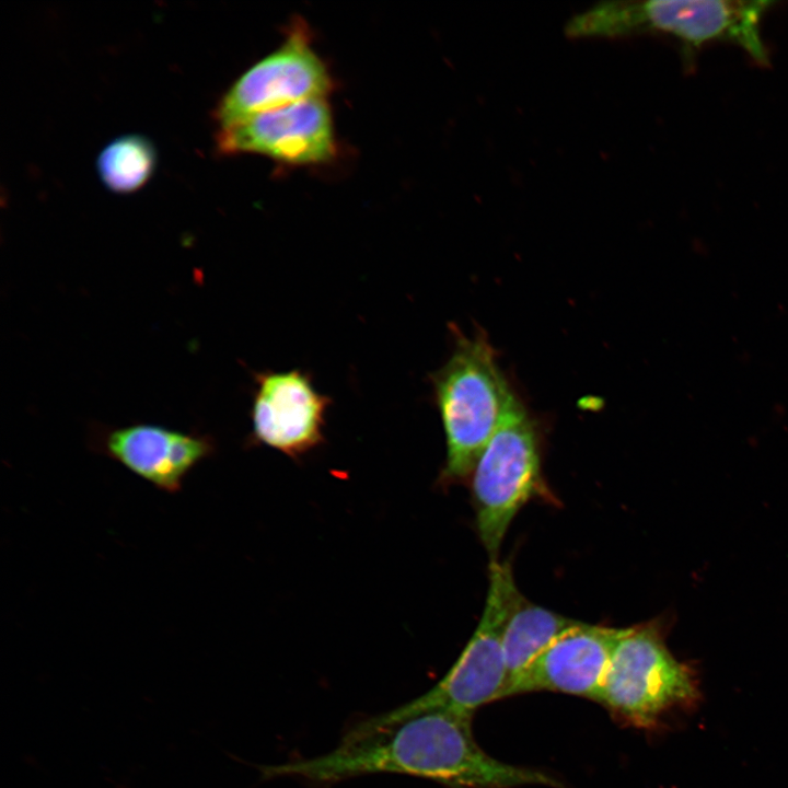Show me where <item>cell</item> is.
<instances>
[{
	"label": "cell",
	"instance_id": "3957f363",
	"mask_svg": "<svg viewBox=\"0 0 788 788\" xmlns=\"http://www.w3.org/2000/svg\"><path fill=\"white\" fill-rule=\"evenodd\" d=\"M447 441L445 479L470 474L506 413L517 399L495 351L480 334L456 333L447 362L431 375Z\"/></svg>",
	"mask_w": 788,
	"mask_h": 788
},
{
	"label": "cell",
	"instance_id": "7c38bea8",
	"mask_svg": "<svg viewBox=\"0 0 788 788\" xmlns=\"http://www.w3.org/2000/svg\"><path fill=\"white\" fill-rule=\"evenodd\" d=\"M580 623L533 604L521 595L510 612L503 631L507 669L503 698L509 687L547 646Z\"/></svg>",
	"mask_w": 788,
	"mask_h": 788
},
{
	"label": "cell",
	"instance_id": "6da1fadb",
	"mask_svg": "<svg viewBox=\"0 0 788 788\" xmlns=\"http://www.w3.org/2000/svg\"><path fill=\"white\" fill-rule=\"evenodd\" d=\"M263 773L268 778L301 777L315 783L392 773L436 780L452 788L525 785L565 788L542 772L488 755L473 735L472 717L444 710L422 711L375 727L359 723L332 752L266 766Z\"/></svg>",
	"mask_w": 788,
	"mask_h": 788
},
{
	"label": "cell",
	"instance_id": "277c9868",
	"mask_svg": "<svg viewBox=\"0 0 788 788\" xmlns=\"http://www.w3.org/2000/svg\"><path fill=\"white\" fill-rule=\"evenodd\" d=\"M521 595L510 565L498 559L490 560L483 615L453 667L419 697L361 723L375 727L428 710L473 717L480 706L503 698L507 686L503 631Z\"/></svg>",
	"mask_w": 788,
	"mask_h": 788
},
{
	"label": "cell",
	"instance_id": "52a82bcc",
	"mask_svg": "<svg viewBox=\"0 0 788 788\" xmlns=\"http://www.w3.org/2000/svg\"><path fill=\"white\" fill-rule=\"evenodd\" d=\"M331 88L329 73L311 46L306 26L297 22L278 49L248 68L230 86L213 116L221 128L257 113L324 99Z\"/></svg>",
	"mask_w": 788,
	"mask_h": 788
},
{
	"label": "cell",
	"instance_id": "30bf717a",
	"mask_svg": "<svg viewBox=\"0 0 788 788\" xmlns=\"http://www.w3.org/2000/svg\"><path fill=\"white\" fill-rule=\"evenodd\" d=\"M625 628L580 623L547 646L505 697L558 692L600 700L614 649Z\"/></svg>",
	"mask_w": 788,
	"mask_h": 788
},
{
	"label": "cell",
	"instance_id": "4fadbf2b",
	"mask_svg": "<svg viewBox=\"0 0 788 788\" xmlns=\"http://www.w3.org/2000/svg\"><path fill=\"white\" fill-rule=\"evenodd\" d=\"M157 152L147 138L125 135L111 141L99 154L97 173L105 186L128 194L143 186L154 172Z\"/></svg>",
	"mask_w": 788,
	"mask_h": 788
},
{
	"label": "cell",
	"instance_id": "8992f818",
	"mask_svg": "<svg viewBox=\"0 0 788 788\" xmlns=\"http://www.w3.org/2000/svg\"><path fill=\"white\" fill-rule=\"evenodd\" d=\"M472 476L478 534L495 560L511 521L542 487L536 431L518 398L482 451Z\"/></svg>",
	"mask_w": 788,
	"mask_h": 788
},
{
	"label": "cell",
	"instance_id": "ba28073f",
	"mask_svg": "<svg viewBox=\"0 0 788 788\" xmlns=\"http://www.w3.org/2000/svg\"><path fill=\"white\" fill-rule=\"evenodd\" d=\"M223 154L258 153L291 164H316L336 152L333 119L325 99H310L257 113L221 127Z\"/></svg>",
	"mask_w": 788,
	"mask_h": 788
},
{
	"label": "cell",
	"instance_id": "7a4b0ae2",
	"mask_svg": "<svg viewBox=\"0 0 788 788\" xmlns=\"http://www.w3.org/2000/svg\"><path fill=\"white\" fill-rule=\"evenodd\" d=\"M772 1L652 0L600 2L565 25L570 38H615L646 33L677 39L686 56L704 45L727 42L769 66L761 25Z\"/></svg>",
	"mask_w": 788,
	"mask_h": 788
},
{
	"label": "cell",
	"instance_id": "9c48e42d",
	"mask_svg": "<svg viewBox=\"0 0 788 788\" xmlns=\"http://www.w3.org/2000/svg\"><path fill=\"white\" fill-rule=\"evenodd\" d=\"M329 403L300 370L257 373L251 410L253 439L288 456L302 455L322 442Z\"/></svg>",
	"mask_w": 788,
	"mask_h": 788
},
{
	"label": "cell",
	"instance_id": "5b68a950",
	"mask_svg": "<svg viewBox=\"0 0 788 788\" xmlns=\"http://www.w3.org/2000/svg\"><path fill=\"white\" fill-rule=\"evenodd\" d=\"M699 698L695 672L671 653L656 623L625 628L600 704L624 722L649 730L665 716L695 707Z\"/></svg>",
	"mask_w": 788,
	"mask_h": 788
},
{
	"label": "cell",
	"instance_id": "8fae6325",
	"mask_svg": "<svg viewBox=\"0 0 788 788\" xmlns=\"http://www.w3.org/2000/svg\"><path fill=\"white\" fill-rule=\"evenodd\" d=\"M103 448L113 460L166 493L178 491L192 470L213 452L209 437L149 424L109 431Z\"/></svg>",
	"mask_w": 788,
	"mask_h": 788
}]
</instances>
